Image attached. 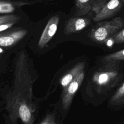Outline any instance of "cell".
Masks as SVG:
<instances>
[{"instance_id":"cell-5","label":"cell","mask_w":124,"mask_h":124,"mask_svg":"<svg viewBox=\"0 0 124 124\" xmlns=\"http://www.w3.org/2000/svg\"><path fill=\"white\" fill-rule=\"evenodd\" d=\"M59 20L58 15L53 16L48 20L38 42V46L40 48H43L55 35Z\"/></svg>"},{"instance_id":"cell-9","label":"cell","mask_w":124,"mask_h":124,"mask_svg":"<svg viewBox=\"0 0 124 124\" xmlns=\"http://www.w3.org/2000/svg\"><path fill=\"white\" fill-rule=\"evenodd\" d=\"M85 67V63L84 62H79L75 65L61 78L60 83L63 89V91L75 78L78 74L84 69Z\"/></svg>"},{"instance_id":"cell-19","label":"cell","mask_w":124,"mask_h":124,"mask_svg":"<svg viewBox=\"0 0 124 124\" xmlns=\"http://www.w3.org/2000/svg\"><path fill=\"white\" fill-rule=\"evenodd\" d=\"M3 52V50L1 47H0V53H2Z\"/></svg>"},{"instance_id":"cell-11","label":"cell","mask_w":124,"mask_h":124,"mask_svg":"<svg viewBox=\"0 0 124 124\" xmlns=\"http://www.w3.org/2000/svg\"><path fill=\"white\" fill-rule=\"evenodd\" d=\"M109 104L112 106L124 105V82L119 86L111 97Z\"/></svg>"},{"instance_id":"cell-10","label":"cell","mask_w":124,"mask_h":124,"mask_svg":"<svg viewBox=\"0 0 124 124\" xmlns=\"http://www.w3.org/2000/svg\"><path fill=\"white\" fill-rule=\"evenodd\" d=\"M93 1V0H76L77 15L83 16L91 11Z\"/></svg>"},{"instance_id":"cell-1","label":"cell","mask_w":124,"mask_h":124,"mask_svg":"<svg viewBox=\"0 0 124 124\" xmlns=\"http://www.w3.org/2000/svg\"><path fill=\"white\" fill-rule=\"evenodd\" d=\"M119 62L105 63L99 68L91 78V84L98 93H104L115 86L123 77L119 67Z\"/></svg>"},{"instance_id":"cell-17","label":"cell","mask_w":124,"mask_h":124,"mask_svg":"<svg viewBox=\"0 0 124 124\" xmlns=\"http://www.w3.org/2000/svg\"><path fill=\"white\" fill-rule=\"evenodd\" d=\"M39 124H58L55 120L54 116L53 115H47L45 119Z\"/></svg>"},{"instance_id":"cell-3","label":"cell","mask_w":124,"mask_h":124,"mask_svg":"<svg viewBox=\"0 0 124 124\" xmlns=\"http://www.w3.org/2000/svg\"><path fill=\"white\" fill-rule=\"evenodd\" d=\"M124 25L123 19L121 17H117L110 21L98 23L91 30L88 36L94 42L105 44Z\"/></svg>"},{"instance_id":"cell-16","label":"cell","mask_w":124,"mask_h":124,"mask_svg":"<svg viewBox=\"0 0 124 124\" xmlns=\"http://www.w3.org/2000/svg\"><path fill=\"white\" fill-rule=\"evenodd\" d=\"M19 17L14 15H7L0 16V24L8 23L12 21H18Z\"/></svg>"},{"instance_id":"cell-15","label":"cell","mask_w":124,"mask_h":124,"mask_svg":"<svg viewBox=\"0 0 124 124\" xmlns=\"http://www.w3.org/2000/svg\"><path fill=\"white\" fill-rule=\"evenodd\" d=\"M108 40L116 44L124 43V29L118 31Z\"/></svg>"},{"instance_id":"cell-18","label":"cell","mask_w":124,"mask_h":124,"mask_svg":"<svg viewBox=\"0 0 124 124\" xmlns=\"http://www.w3.org/2000/svg\"><path fill=\"white\" fill-rule=\"evenodd\" d=\"M16 22H17V21H12L8 23L0 24V32L1 31L6 30L8 29L11 28Z\"/></svg>"},{"instance_id":"cell-4","label":"cell","mask_w":124,"mask_h":124,"mask_svg":"<svg viewBox=\"0 0 124 124\" xmlns=\"http://www.w3.org/2000/svg\"><path fill=\"white\" fill-rule=\"evenodd\" d=\"M85 77V71L79 72L75 78L63 91L62 105L64 109H67L70 106L73 97L82 84Z\"/></svg>"},{"instance_id":"cell-6","label":"cell","mask_w":124,"mask_h":124,"mask_svg":"<svg viewBox=\"0 0 124 124\" xmlns=\"http://www.w3.org/2000/svg\"><path fill=\"white\" fill-rule=\"evenodd\" d=\"M121 6V0H110L100 12L95 15L93 20L95 22H98L111 17L120 9Z\"/></svg>"},{"instance_id":"cell-13","label":"cell","mask_w":124,"mask_h":124,"mask_svg":"<svg viewBox=\"0 0 124 124\" xmlns=\"http://www.w3.org/2000/svg\"><path fill=\"white\" fill-rule=\"evenodd\" d=\"M14 10L15 7L13 4L5 1H0V14H9Z\"/></svg>"},{"instance_id":"cell-14","label":"cell","mask_w":124,"mask_h":124,"mask_svg":"<svg viewBox=\"0 0 124 124\" xmlns=\"http://www.w3.org/2000/svg\"><path fill=\"white\" fill-rule=\"evenodd\" d=\"M107 2V0H93L91 11H93L95 15L98 14Z\"/></svg>"},{"instance_id":"cell-7","label":"cell","mask_w":124,"mask_h":124,"mask_svg":"<svg viewBox=\"0 0 124 124\" xmlns=\"http://www.w3.org/2000/svg\"><path fill=\"white\" fill-rule=\"evenodd\" d=\"M27 31L19 30L0 33V46H10L22 39L27 34Z\"/></svg>"},{"instance_id":"cell-8","label":"cell","mask_w":124,"mask_h":124,"mask_svg":"<svg viewBox=\"0 0 124 124\" xmlns=\"http://www.w3.org/2000/svg\"><path fill=\"white\" fill-rule=\"evenodd\" d=\"M90 23L91 20L87 18L77 17L70 18L65 25L64 33L70 34L80 31L88 26Z\"/></svg>"},{"instance_id":"cell-12","label":"cell","mask_w":124,"mask_h":124,"mask_svg":"<svg viewBox=\"0 0 124 124\" xmlns=\"http://www.w3.org/2000/svg\"><path fill=\"white\" fill-rule=\"evenodd\" d=\"M124 60V49L107 55L102 58V61L105 63L110 62H120Z\"/></svg>"},{"instance_id":"cell-20","label":"cell","mask_w":124,"mask_h":124,"mask_svg":"<svg viewBox=\"0 0 124 124\" xmlns=\"http://www.w3.org/2000/svg\"><path fill=\"white\" fill-rule=\"evenodd\" d=\"M121 0V1H122L124 3V0Z\"/></svg>"},{"instance_id":"cell-2","label":"cell","mask_w":124,"mask_h":124,"mask_svg":"<svg viewBox=\"0 0 124 124\" xmlns=\"http://www.w3.org/2000/svg\"><path fill=\"white\" fill-rule=\"evenodd\" d=\"M7 109L13 120L19 118L24 124H33L34 121L33 106L21 94L11 95L7 99Z\"/></svg>"}]
</instances>
